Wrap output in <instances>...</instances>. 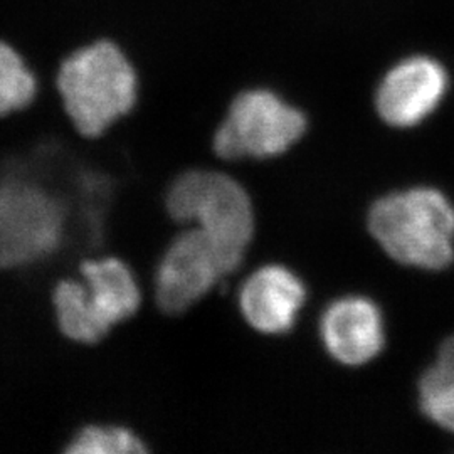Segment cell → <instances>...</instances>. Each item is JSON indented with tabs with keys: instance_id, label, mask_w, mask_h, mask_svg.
Instances as JSON below:
<instances>
[{
	"instance_id": "52a82bcc",
	"label": "cell",
	"mask_w": 454,
	"mask_h": 454,
	"mask_svg": "<svg viewBox=\"0 0 454 454\" xmlns=\"http://www.w3.org/2000/svg\"><path fill=\"white\" fill-rule=\"evenodd\" d=\"M63 212L29 184L0 187V264L29 260L51 251L61 236Z\"/></svg>"
},
{
	"instance_id": "8992f818",
	"label": "cell",
	"mask_w": 454,
	"mask_h": 454,
	"mask_svg": "<svg viewBox=\"0 0 454 454\" xmlns=\"http://www.w3.org/2000/svg\"><path fill=\"white\" fill-rule=\"evenodd\" d=\"M239 264L199 227L182 232L163 253L155 273L159 309L167 315L184 313Z\"/></svg>"
},
{
	"instance_id": "5b68a950",
	"label": "cell",
	"mask_w": 454,
	"mask_h": 454,
	"mask_svg": "<svg viewBox=\"0 0 454 454\" xmlns=\"http://www.w3.org/2000/svg\"><path fill=\"white\" fill-rule=\"evenodd\" d=\"M307 131V116L268 90L236 98L214 135L221 159H273L286 153Z\"/></svg>"
},
{
	"instance_id": "ba28073f",
	"label": "cell",
	"mask_w": 454,
	"mask_h": 454,
	"mask_svg": "<svg viewBox=\"0 0 454 454\" xmlns=\"http://www.w3.org/2000/svg\"><path fill=\"white\" fill-rule=\"evenodd\" d=\"M444 66L427 56H414L394 66L380 82L375 106L379 116L395 129H411L433 114L448 93Z\"/></svg>"
},
{
	"instance_id": "5bb4252c",
	"label": "cell",
	"mask_w": 454,
	"mask_h": 454,
	"mask_svg": "<svg viewBox=\"0 0 454 454\" xmlns=\"http://www.w3.org/2000/svg\"><path fill=\"white\" fill-rule=\"evenodd\" d=\"M436 365H439L444 371H448V372L454 373V337H450L448 340L441 345Z\"/></svg>"
},
{
	"instance_id": "9c48e42d",
	"label": "cell",
	"mask_w": 454,
	"mask_h": 454,
	"mask_svg": "<svg viewBox=\"0 0 454 454\" xmlns=\"http://www.w3.org/2000/svg\"><path fill=\"white\" fill-rule=\"evenodd\" d=\"M320 337L333 360L348 367L369 364L386 345L382 311L365 296H341L325 309Z\"/></svg>"
},
{
	"instance_id": "6da1fadb",
	"label": "cell",
	"mask_w": 454,
	"mask_h": 454,
	"mask_svg": "<svg viewBox=\"0 0 454 454\" xmlns=\"http://www.w3.org/2000/svg\"><path fill=\"white\" fill-rule=\"evenodd\" d=\"M369 231L392 260L438 271L454 260V207L431 187H414L375 200Z\"/></svg>"
},
{
	"instance_id": "30bf717a",
	"label": "cell",
	"mask_w": 454,
	"mask_h": 454,
	"mask_svg": "<svg viewBox=\"0 0 454 454\" xmlns=\"http://www.w3.org/2000/svg\"><path fill=\"white\" fill-rule=\"evenodd\" d=\"M307 288L301 278L281 264H266L249 276L239 290L244 320L264 335L292 330L305 305Z\"/></svg>"
},
{
	"instance_id": "4fadbf2b",
	"label": "cell",
	"mask_w": 454,
	"mask_h": 454,
	"mask_svg": "<svg viewBox=\"0 0 454 454\" xmlns=\"http://www.w3.org/2000/svg\"><path fill=\"white\" fill-rule=\"evenodd\" d=\"M67 451L74 454L145 453L146 446L130 429L114 426H90L73 439Z\"/></svg>"
},
{
	"instance_id": "7a4b0ae2",
	"label": "cell",
	"mask_w": 454,
	"mask_h": 454,
	"mask_svg": "<svg viewBox=\"0 0 454 454\" xmlns=\"http://www.w3.org/2000/svg\"><path fill=\"white\" fill-rule=\"evenodd\" d=\"M58 90L76 130L95 138L130 114L138 82L123 51L110 41H97L66 58Z\"/></svg>"
},
{
	"instance_id": "8fae6325",
	"label": "cell",
	"mask_w": 454,
	"mask_h": 454,
	"mask_svg": "<svg viewBox=\"0 0 454 454\" xmlns=\"http://www.w3.org/2000/svg\"><path fill=\"white\" fill-rule=\"evenodd\" d=\"M37 91L33 71L14 46L0 39V116L31 105Z\"/></svg>"
},
{
	"instance_id": "3957f363",
	"label": "cell",
	"mask_w": 454,
	"mask_h": 454,
	"mask_svg": "<svg viewBox=\"0 0 454 454\" xmlns=\"http://www.w3.org/2000/svg\"><path fill=\"white\" fill-rule=\"evenodd\" d=\"M165 202L174 221L194 223L229 256L243 262L254 234V211L239 182L215 170H189L172 182Z\"/></svg>"
},
{
	"instance_id": "277c9868",
	"label": "cell",
	"mask_w": 454,
	"mask_h": 454,
	"mask_svg": "<svg viewBox=\"0 0 454 454\" xmlns=\"http://www.w3.org/2000/svg\"><path fill=\"white\" fill-rule=\"evenodd\" d=\"M82 281H61L54 307L63 333L73 340L95 343L114 325L129 320L140 307V288L130 268L116 258L86 261Z\"/></svg>"
},
{
	"instance_id": "7c38bea8",
	"label": "cell",
	"mask_w": 454,
	"mask_h": 454,
	"mask_svg": "<svg viewBox=\"0 0 454 454\" xmlns=\"http://www.w3.org/2000/svg\"><path fill=\"white\" fill-rule=\"evenodd\" d=\"M422 412L441 427L454 433V373L433 365L419 382Z\"/></svg>"
}]
</instances>
